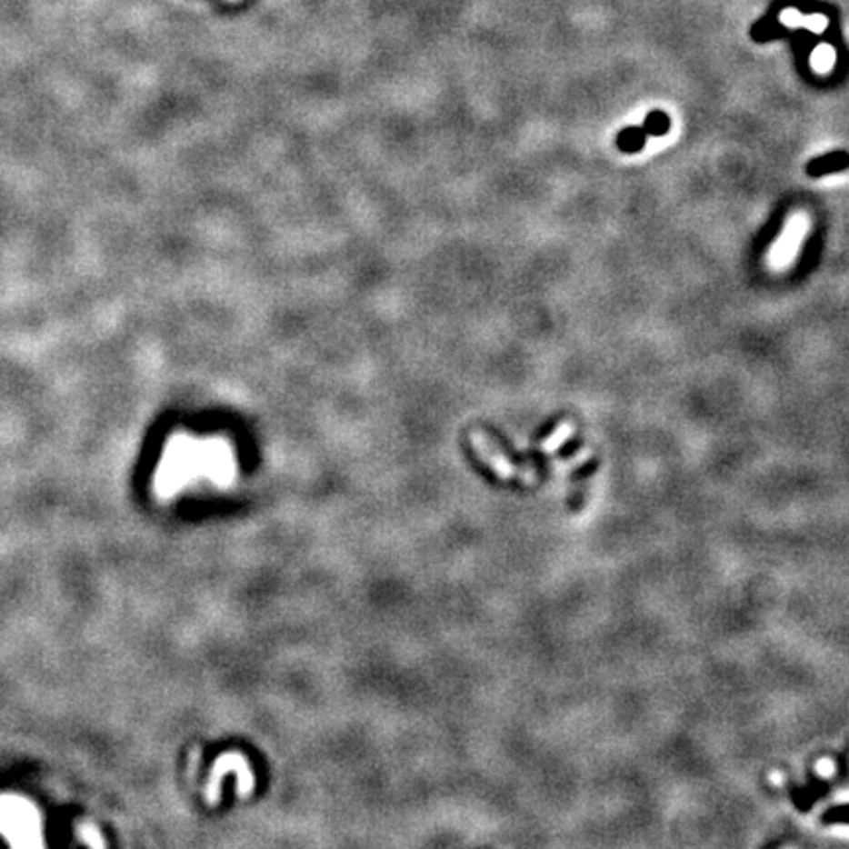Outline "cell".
Segmentation results:
<instances>
[{"mask_svg": "<svg viewBox=\"0 0 849 849\" xmlns=\"http://www.w3.org/2000/svg\"><path fill=\"white\" fill-rule=\"evenodd\" d=\"M0 834L16 847L42 845L38 812L20 796H0Z\"/></svg>", "mask_w": 849, "mask_h": 849, "instance_id": "obj_1", "label": "cell"}, {"mask_svg": "<svg viewBox=\"0 0 849 849\" xmlns=\"http://www.w3.org/2000/svg\"><path fill=\"white\" fill-rule=\"evenodd\" d=\"M573 433H574V424H573V423H570V421L561 423V424H559V429H556V431L549 436L547 441H544L543 448H544V451H547V453L556 451V448H559L561 444H564V443L570 439V434H573Z\"/></svg>", "mask_w": 849, "mask_h": 849, "instance_id": "obj_5", "label": "cell"}, {"mask_svg": "<svg viewBox=\"0 0 849 849\" xmlns=\"http://www.w3.org/2000/svg\"><path fill=\"white\" fill-rule=\"evenodd\" d=\"M847 165H849V155L847 154H844V152L828 154V155L818 157V160L812 162L808 165V174L812 177H818V175H826V174H832V172H840V169H844Z\"/></svg>", "mask_w": 849, "mask_h": 849, "instance_id": "obj_3", "label": "cell"}, {"mask_svg": "<svg viewBox=\"0 0 849 849\" xmlns=\"http://www.w3.org/2000/svg\"><path fill=\"white\" fill-rule=\"evenodd\" d=\"M645 130L639 128H627L620 135V145L625 152H637L643 144H645Z\"/></svg>", "mask_w": 849, "mask_h": 849, "instance_id": "obj_6", "label": "cell"}, {"mask_svg": "<svg viewBox=\"0 0 849 849\" xmlns=\"http://www.w3.org/2000/svg\"><path fill=\"white\" fill-rule=\"evenodd\" d=\"M810 230V216L806 211H796L788 223L784 225L781 236L774 242L773 248L767 254L769 268L774 272H783L791 268V264L796 260L800 246L804 245L806 235Z\"/></svg>", "mask_w": 849, "mask_h": 849, "instance_id": "obj_2", "label": "cell"}, {"mask_svg": "<svg viewBox=\"0 0 849 849\" xmlns=\"http://www.w3.org/2000/svg\"><path fill=\"white\" fill-rule=\"evenodd\" d=\"M643 130H645L647 135H654V136L666 135V130H669V118H666L663 113H651L649 118L645 120V126H643Z\"/></svg>", "mask_w": 849, "mask_h": 849, "instance_id": "obj_8", "label": "cell"}, {"mask_svg": "<svg viewBox=\"0 0 849 849\" xmlns=\"http://www.w3.org/2000/svg\"><path fill=\"white\" fill-rule=\"evenodd\" d=\"M783 22L784 24H791V26H806L810 28L812 32H824V28H826V18H822V16H812V18H804V16H800L796 10H786L783 12Z\"/></svg>", "mask_w": 849, "mask_h": 849, "instance_id": "obj_4", "label": "cell"}, {"mask_svg": "<svg viewBox=\"0 0 849 849\" xmlns=\"http://www.w3.org/2000/svg\"><path fill=\"white\" fill-rule=\"evenodd\" d=\"M826 822H845L849 824V806H842L834 812H828Z\"/></svg>", "mask_w": 849, "mask_h": 849, "instance_id": "obj_10", "label": "cell"}, {"mask_svg": "<svg viewBox=\"0 0 849 849\" xmlns=\"http://www.w3.org/2000/svg\"><path fill=\"white\" fill-rule=\"evenodd\" d=\"M835 64V52L830 45H822L818 50L812 54V65H814L816 71L820 73H828Z\"/></svg>", "mask_w": 849, "mask_h": 849, "instance_id": "obj_7", "label": "cell"}, {"mask_svg": "<svg viewBox=\"0 0 849 849\" xmlns=\"http://www.w3.org/2000/svg\"><path fill=\"white\" fill-rule=\"evenodd\" d=\"M834 769H835V765H834V761H832V759H820V761L816 763V773L820 774V777H824V779L832 777Z\"/></svg>", "mask_w": 849, "mask_h": 849, "instance_id": "obj_9", "label": "cell"}]
</instances>
